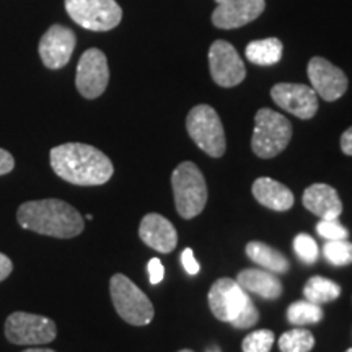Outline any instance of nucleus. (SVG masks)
Returning a JSON list of instances; mask_svg holds the SVG:
<instances>
[{
  "label": "nucleus",
  "instance_id": "nucleus-5",
  "mask_svg": "<svg viewBox=\"0 0 352 352\" xmlns=\"http://www.w3.org/2000/svg\"><path fill=\"white\" fill-rule=\"evenodd\" d=\"M189 138L209 157L219 158L226 153L227 140L217 111L209 104H197L186 118Z\"/></svg>",
  "mask_w": 352,
  "mask_h": 352
},
{
  "label": "nucleus",
  "instance_id": "nucleus-27",
  "mask_svg": "<svg viewBox=\"0 0 352 352\" xmlns=\"http://www.w3.org/2000/svg\"><path fill=\"white\" fill-rule=\"evenodd\" d=\"M294 252L298 256V259L307 264H314L318 259V245H316L315 239H311L307 233H300L294 239Z\"/></svg>",
  "mask_w": 352,
  "mask_h": 352
},
{
  "label": "nucleus",
  "instance_id": "nucleus-20",
  "mask_svg": "<svg viewBox=\"0 0 352 352\" xmlns=\"http://www.w3.org/2000/svg\"><path fill=\"white\" fill-rule=\"evenodd\" d=\"M246 254L253 263L259 264L266 271L276 272V274H284L289 271L287 258L272 246L261 243V241H250L246 245Z\"/></svg>",
  "mask_w": 352,
  "mask_h": 352
},
{
  "label": "nucleus",
  "instance_id": "nucleus-23",
  "mask_svg": "<svg viewBox=\"0 0 352 352\" xmlns=\"http://www.w3.org/2000/svg\"><path fill=\"white\" fill-rule=\"evenodd\" d=\"M287 320L297 327H305V324H315L323 320V310L318 303L298 300L294 302L287 310Z\"/></svg>",
  "mask_w": 352,
  "mask_h": 352
},
{
  "label": "nucleus",
  "instance_id": "nucleus-33",
  "mask_svg": "<svg viewBox=\"0 0 352 352\" xmlns=\"http://www.w3.org/2000/svg\"><path fill=\"white\" fill-rule=\"evenodd\" d=\"M13 271V263L12 259L7 256V254L0 253V283L2 280H6L8 276H10V272Z\"/></svg>",
  "mask_w": 352,
  "mask_h": 352
},
{
  "label": "nucleus",
  "instance_id": "nucleus-31",
  "mask_svg": "<svg viewBox=\"0 0 352 352\" xmlns=\"http://www.w3.org/2000/svg\"><path fill=\"white\" fill-rule=\"evenodd\" d=\"M182 263H183L184 271H186L189 276H196L197 272L201 271V264L196 261L191 248H184V252L182 253Z\"/></svg>",
  "mask_w": 352,
  "mask_h": 352
},
{
  "label": "nucleus",
  "instance_id": "nucleus-17",
  "mask_svg": "<svg viewBox=\"0 0 352 352\" xmlns=\"http://www.w3.org/2000/svg\"><path fill=\"white\" fill-rule=\"evenodd\" d=\"M302 202L311 214L318 215L321 220L340 219L342 212V202L340 199V195L329 184L316 183L308 186L305 192H303Z\"/></svg>",
  "mask_w": 352,
  "mask_h": 352
},
{
  "label": "nucleus",
  "instance_id": "nucleus-34",
  "mask_svg": "<svg viewBox=\"0 0 352 352\" xmlns=\"http://www.w3.org/2000/svg\"><path fill=\"white\" fill-rule=\"evenodd\" d=\"M341 151L352 157V126L341 135Z\"/></svg>",
  "mask_w": 352,
  "mask_h": 352
},
{
  "label": "nucleus",
  "instance_id": "nucleus-11",
  "mask_svg": "<svg viewBox=\"0 0 352 352\" xmlns=\"http://www.w3.org/2000/svg\"><path fill=\"white\" fill-rule=\"evenodd\" d=\"M209 67L214 82L220 87H235L245 80L246 69L243 60L230 43L219 41L212 43L209 50Z\"/></svg>",
  "mask_w": 352,
  "mask_h": 352
},
{
  "label": "nucleus",
  "instance_id": "nucleus-37",
  "mask_svg": "<svg viewBox=\"0 0 352 352\" xmlns=\"http://www.w3.org/2000/svg\"><path fill=\"white\" fill-rule=\"evenodd\" d=\"M178 352H192V351H189V349H183V351H178Z\"/></svg>",
  "mask_w": 352,
  "mask_h": 352
},
{
  "label": "nucleus",
  "instance_id": "nucleus-1",
  "mask_svg": "<svg viewBox=\"0 0 352 352\" xmlns=\"http://www.w3.org/2000/svg\"><path fill=\"white\" fill-rule=\"evenodd\" d=\"M51 166L64 182L77 186H100L111 179V160L96 147L69 142L51 151Z\"/></svg>",
  "mask_w": 352,
  "mask_h": 352
},
{
  "label": "nucleus",
  "instance_id": "nucleus-28",
  "mask_svg": "<svg viewBox=\"0 0 352 352\" xmlns=\"http://www.w3.org/2000/svg\"><path fill=\"white\" fill-rule=\"evenodd\" d=\"M316 233L328 241L331 240H347L349 232L342 226L338 219H329V220H320L318 226H316Z\"/></svg>",
  "mask_w": 352,
  "mask_h": 352
},
{
  "label": "nucleus",
  "instance_id": "nucleus-22",
  "mask_svg": "<svg viewBox=\"0 0 352 352\" xmlns=\"http://www.w3.org/2000/svg\"><path fill=\"white\" fill-rule=\"evenodd\" d=\"M303 296H305V300L320 305V303L336 300L341 296V287L327 277L314 276L307 280L305 287H303Z\"/></svg>",
  "mask_w": 352,
  "mask_h": 352
},
{
  "label": "nucleus",
  "instance_id": "nucleus-21",
  "mask_svg": "<svg viewBox=\"0 0 352 352\" xmlns=\"http://www.w3.org/2000/svg\"><path fill=\"white\" fill-rule=\"evenodd\" d=\"M284 46L277 38H266L252 41L246 46L245 56L250 63L256 65H274L283 57Z\"/></svg>",
  "mask_w": 352,
  "mask_h": 352
},
{
  "label": "nucleus",
  "instance_id": "nucleus-6",
  "mask_svg": "<svg viewBox=\"0 0 352 352\" xmlns=\"http://www.w3.org/2000/svg\"><path fill=\"white\" fill-rule=\"evenodd\" d=\"M113 305L118 315L134 327H144L153 320V305L148 297L124 274H114L109 283Z\"/></svg>",
  "mask_w": 352,
  "mask_h": 352
},
{
  "label": "nucleus",
  "instance_id": "nucleus-2",
  "mask_svg": "<svg viewBox=\"0 0 352 352\" xmlns=\"http://www.w3.org/2000/svg\"><path fill=\"white\" fill-rule=\"evenodd\" d=\"M16 219L26 230L54 239H74L85 227L80 212L60 199L25 202L19 208Z\"/></svg>",
  "mask_w": 352,
  "mask_h": 352
},
{
  "label": "nucleus",
  "instance_id": "nucleus-8",
  "mask_svg": "<svg viewBox=\"0 0 352 352\" xmlns=\"http://www.w3.org/2000/svg\"><path fill=\"white\" fill-rule=\"evenodd\" d=\"M56 323L43 315L15 311L6 321L7 340L19 346H39L56 340Z\"/></svg>",
  "mask_w": 352,
  "mask_h": 352
},
{
  "label": "nucleus",
  "instance_id": "nucleus-29",
  "mask_svg": "<svg viewBox=\"0 0 352 352\" xmlns=\"http://www.w3.org/2000/svg\"><path fill=\"white\" fill-rule=\"evenodd\" d=\"M258 320H259V311H258V308L254 307L253 302H250L248 307H246L245 310L241 311V314L239 315V318L233 321L232 327L236 328V329L252 328V327H254V324L258 323Z\"/></svg>",
  "mask_w": 352,
  "mask_h": 352
},
{
  "label": "nucleus",
  "instance_id": "nucleus-39",
  "mask_svg": "<svg viewBox=\"0 0 352 352\" xmlns=\"http://www.w3.org/2000/svg\"><path fill=\"white\" fill-rule=\"evenodd\" d=\"M346 352H352V347H351V349H347V351H346Z\"/></svg>",
  "mask_w": 352,
  "mask_h": 352
},
{
  "label": "nucleus",
  "instance_id": "nucleus-14",
  "mask_svg": "<svg viewBox=\"0 0 352 352\" xmlns=\"http://www.w3.org/2000/svg\"><path fill=\"white\" fill-rule=\"evenodd\" d=\"M311 88L324 101L340 100L347 90V77L340 67L333 65L323 57L310 59L307 67Z\"/></svg>",
  "mask_w": 352,
  "mask_h": 352
},
{
  "label": "nucleus",
  "instance_id": "nucleus-35",
  "mask_svg": "<svg viewBox=\"0 0 352 352\" xmlns=\"http://www.w3.org/2000/svg\"><path fill=\"white\" fill-rule=\"evenodd\" d=\"M23 352H56L52 349H43V347H32V349H26Z\"/></svg>",
  "mask_w": 352,
  "mask_h": 352
},
{
  "label": "nucleus",
  "instance_id": "nucleus-12",
  "mask_svg": "<svg viewBox=\"0 0 352 352\" xmlns=\"http://www.w3.org/2000/svg\"><path fill=\"white\" fill-rule=\"evenodd\" d=\"M271 96L277 107L300 120H311L318 111L316 91L303 83H277L272 87Z\"/></svg>",
  "mask_w": 352,
  "mask_h": 352
},
{
  "label": "nucleus",
  "instance_id": "nucleus-32",
  "mask_svg": "<svg viewBox=\"0 0 352 352\" xmlns=\"http://www.w3.org/2000/svg\"><path fill=\"white\" fill-rule=\"evenodd\" d=\"M13 168H15V158L10 152L0 148V176L10 173Z\"/></svg>",
  "mask_w": 352,
  "mask_h": 352
},
{
  "label": "nucleus",
  "instance_id": "nucleus-18",
  "mask_svg": "<svg viewBox=\"0 0 352 352\" xmlns=\"http://www.w3.org/2000/svg\"><path fill=\"white\" fill-rule=\"evenodd\" d=\"M253 196L264 208L284 212L294 206V195L287 186L271 178H258L253 183Z\"/></svg>",
  "mask_w": 352,
  "mask_h": 352
},
{
  "label": "nucleus",
  "instance_id": "nucleus-36",
  "mask_svg": "<svg viewBox=\"0 0 352 352\" xmlns=\"http://www.w3.org/2000/svg\"><path fill=\"white\" fill-rule=\"evenodd\" d=\"M208 352H220V349H219L217 346H212V347H209Z\"/></svg>",
  "mask_w": 352,
  "mask_h": 352
},
{
  "label": "nucleus",
  "instance_id": "nucleus-9",
  "mask_svg": "<svg viewBox=\"0 0 352 352\" xmlns=\"http://www.w3.org/2000/svg\"><path fill=\"white\" fill-rule=\"evenodd\" d=\"M253 302L248 292L230 277L215 280L209 290V307L214 316L220 321L233 323L241 311Z\"/></svg>",
  "mask_w": 352,
  "mask_h": 352
},
{
  "label": "nucleus",
  "instance_id": "nucleus-16",
  "mask_svg": "<svg viewBox=\"0 0 352 352\" xmlns=\"http://www.w3.org/2000/svg\"><path fill=\"white\" fill-rule=\"evenodd\" d=\"M139 236L145 245L160 253H170L178 243V233L173 223L160 214H147L139 227Z\"/></svg>",
  "mask_w": 352,
  "mask_h": 352
},
{
  "label": "nucleus",
  "instance_id": "nucleus-38",
  "mask_svg": "<svg viewBox=\"0 0 352 352\" xmlns=\"http://www.w3.org/2000/svg\"><path fill=\"white\" fill-rule=\"evenodd\" d=\"M215 2H217V3H222V2H226V0H215Z\"/></svg>",
  "mask_w": 352,
  "mask_h": 352
},
{
  "label": "nucleus",
  "instance_id": "nucleus-13",
  "mask_svg": "<svg viewBox=\"0 0 352 352\" xmlns=\"http://www.w3.org/2000/svg\"><path fill=\"white\" fill-rule=\"evenodd\" d=\"M76 33L67 26L52 25L39 41L38 51L43 64L47 69H63L69 64L72 52L76 50Z\"/></svg>",
  "mask_w": 352,
  "mask_h": 352
},
{
  "label": "nucleus",
  "instance_id": "nucleus-10",
  "mask_svg": "<svg viewBox=\"0 0 352 352\" xmlns=\"http://www.w3.org/2000/svg\"><path fill=\"white\" fill-rule=\"evenodd\" d=\"M109 82L108 59L104 52L96 47L83 52L77 65L76 85L87 100H95L104 94Z\"/></svg>",
  "mask_w": 352,
  "mask_h": 352
},
{
  "label": "nucleus",
  "instance_id": "nucleus-26",
  "mask_svg": "<svg viewBox=\"0 0 352 352\" xmlns=\"http://www.w3.org/2000/svg\"><path fill=\"white\" fill-rule=\"evenodd\" d=\"M274 340V333L271 329H258L245 338L241 349L243 352H271Z\"/></svg>",
  "mask_w": 352,
  "mask_h": 352
},
{
  "label": "nucleus",
  "instance_id": "nucleus-25",
  "mask_svg": "<svg viewBox=\"0 0 352 352\" xmlns=\"http://www.w3.org/2000/svg\"><path fill=\"white\" fill-rule=\"evenodd\" d=\"M323 254L334 266L352 264V243L347 240H331L323 246Z\"/></svg>",
  "mask_w": 352,
  "mask_h": 352
},
{
  "label": "nucleus",
  "instance_id": "nucleus-7",
  "mask_svg": "<svg viewBox=\"0 0 352 352\" xmlns=\"http://www.w3.org/2000/svg\"><path fill=\"white\" fill-rule=\"evenodd\" d=\"M64 6L70 19L90 32H109L122 20L116 0H64Z\"/></svg>",
  "mask_w": 352,
  "mask_h": 352
},
{
  "label": "nucleus",
  "instance_id": "nucleus-15",
  "mask_svg": "<svg viewBox=\"0 0 352 352\" xmlns=\"http://www.w3.org/2000/svg\"><path fill=\"white\" fill-rule=\"evenodd\" d=\"M266 8L264 0H226L212 13V23L220 30H233L252 23Z\"/></svg>",
  "mask_w": 352,
  "mask_h": 352
},
{
  "label": "nucleus",
  "instance_id": "nucleus-4",
  "mask_svg": "<svg viewBox=\"0 0 352 352\" xmlns=\"http://www.w3.org/2000/svg\"><path fill=\"white\" fill-rule=\"evenodd\" d=\"M290 139H292V126L287 118L270 108L259 109L254 118V132L252 139L253 152L258 157H277L285 151Z\"/></svg>",
  "mask_w": 352,
  "mask_h": 352
},
{
  "label": "nucleus",
  "instance_id": "nucleus-24",
  "mask_svg": "<svg viewBox=\"0 0 352 352\" xmlns=\"http://www.w3.org/2000/svg\"><path fill=\"white\" fill-rule=\"evenodd\" d=\"M315 346V338L308 329L296 328L279 338L280 352H310Z\"/></svg>",
  "mask_w": 352,
  "mask_h": 352
},
{
  "label": "nucleus",
  "instance_id": "nucleus-30",
  "mask_svg": "<svg viewBox=\"0 0 352 352\" xmlns=\"http://www.w3.org/2000/svg\"><path fill=\"white\" fill-rule=\"evenodd\" d=\"M147 270H148V279H151V284L157 285L164 280L165 270H164V264H162L160 259L152 258L151 261H148Z\"/></svg>",
  "mask_w": 352,
  "mask_h": 352
},
{
  "label": "nucleus",
  "instance_id": "nucleus-3",
  "mask_svg": "<svg viewBox=\"0 0 352 352\" xmlns=\"http://www.w3.org/2000/svg\"><path fill=\"white\" fill-rule=\"evenodd\" d=\"M175 204L183 219H195L206 208L208 184L204 175L192 162H183L171 173Z\"/></svg>",
  "mask_w": 352,
  "mask_h": 352
},
{
  "label": "nucleus",
  "instance_id": "nucleus-19",
  "mask_svg": "<svg viewBox=\"0 0 352 352\" xmlns=\"http://www.w3.org/2000/svg\"><path fill=\"white\" fill-rule=\"evenodd\" d=\"M236 283L248 294H256L266 300H276L283 296V284H280L279 277L266 270L241 271L236 277Z\"/></svg>",
  "mask_w": 352,
  "mask_h": 352
}]
</instances>
